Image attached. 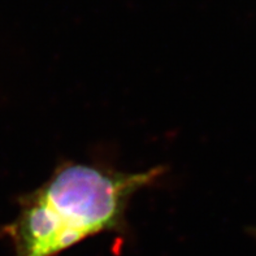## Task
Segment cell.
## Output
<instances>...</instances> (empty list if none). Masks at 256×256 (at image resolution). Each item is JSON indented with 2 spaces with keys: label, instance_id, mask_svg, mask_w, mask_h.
<instances>
[{
  "label": "cell",
  "instance_id": "obj_1",
  "mask_svg": "<svg viewBox=\"0 0 256 256\" xmlns=\"http://www.w3.org/2000/svg\"><path fill=\"white\" fill-rule=\"evenodd\" d=\"M162 172V166L125 173L64 162L18 199L17 218L0 234L10 238L16 256H58L88 237L122 230L130 199Z\"/></svg>",
  "mask_w": 256,
  "mask_h": 256
}]
</instances>
